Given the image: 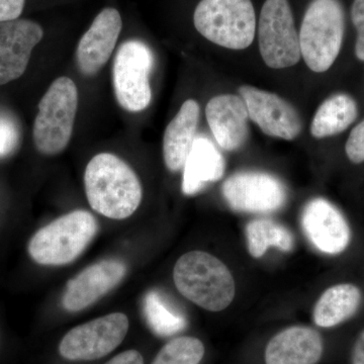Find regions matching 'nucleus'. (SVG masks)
Segmentation results:
<instances>
[{
  "label": "nucleus",
  "mask_w": 364,
  "mask_h": 364,
  "mask_svg": "<svg viewBox=\"0 0 364 364\" xmlns=\"http://www.w3.org/2000/svg\"><path fill=\"white\" fill-rule=\"evenodd\" d=\"M85 186L90 207L109 219L131 217L142 202L138 176L124 160L111 153H100L88 162Z\"/></svg>",
  "instance_id": "obj_1"
},
{
  "label": "nucleus",
  "mask_w": 364,
  "mask_h": 364,
  "mask_svg": "<svg viewBox=\"0 0 364 364\" xmlns=\"http://www.w3.org/2000/svg\"><path fill=\"white\" fill-rule=\"evenodd\" d=\"M173 280L177 291L196 306L221 312L236 293L233 275L219 258L203 251H191L176 261Z\"/></svg>",
  "instance_id": "obj_2"
},
{
  "label": "nucleus",
  "mask_w": 364,
  "mask_h": 364,
  "mask_svg": "<svg viewBox=\"0 0 364 364\" xmlns=\"http://www.w3.org/2000/svg\"><path fill=\"white\" fill-rule=\"evenodd\" d=\"M97 231V221L90 212L74 210L54 220L33 235L28 243V254L39 264H68L83 253Z\"/></svg>",
  "instance_id": "obj_3"
},
{
  "label": "nucleus",
  "mask_w": 364,
  "mask_h": 364,
  "mask_svg": "<svg viewBox=\"0 0 364 364\" xmlns=\"http://www.w3.org/2000/svg\"><path fill=\"white\" fill-rule=\"evenodd\" d=\"M344 28L339 0H313L309 4L299 36L301 57L311 70L322 73L334 64L341 50Z\"/></svg>",
  "instance_id": "obj_4"
},
{
  "label": "nucleus",
  "mask_w": 364,
  "mask_h": 364,
  "mask_svg": "<svg viewBox=\"0 0 364 364\" xmlns=\"http://www.w3.org/2000/svg\"><path fill=\"white\" fill-rule=\"evenodd\" d=\"M78 107V90L69 77L53 81L41 100L33 136L41 154L53 156L66 149L73 134Z\"/></svg>",
  "instance_id": "obj_5"
},
{
  "label": "nucleus",
  "mask_w": 364,
  "mask_h": 364,
  "mask_svg": "<svg viewBox=\"0 0 364 364\" xmlns=\"http://www.w3.org/2000/svg\"><path fill=\"white\" fill-rule=\"evenodd\" d=\"M193 23L205 39L227 49H246L255 38L256 16L251 0H202Z\"/></svg>",
  "instance_id": "obj_6"
},
{
  "label": "nucleus",
  "mask_w": 364,
  "mask_h": 364,
  "mask_svg": "<svg viewBox=\"0 0 364 364\" xmlns=\"http://www.w3.org/2000/svg\"><path fill=\"white\" fill-rule=\"evenodd\" d=\"M155 58L149 46L130 40L119 48L112 67V83L119 105L124 111L142 112L152 100L149 76Z\"/></svg>",
  "instance_id": "obj_7"
},
{
  "label": "nucleus",
  "mask_w": 364,
  "mask_h": 364,
  "mask_svg": "<svg viewBox=\"0 0 364 364\" xmlns=\"http://www.w3.org/2000/svg\"><path fill=\"white\" fill-rule=\"evenodd\" d=\"M261 57L268 67L284 69L299 63V36L289 0H267L258 23Z\"/></svg>",
  "instance_id": "obj_8"
},
{
  "label": "nucleus",
  "mask_w": 364,
  "mask_h": 364,
  "mask_svg": "<svg viewBox=\"0 0 364 364\" xmlns=\"http://www.w3.org/2000/svg\"><path fill=\"white\" fill-rule=\"evenodd\" d=\"M129 328V318L123 313L109 314L76 326L60 342V355L70 361L105 358L122 344Z\"/></svg>",
  "instance_id": "obj_9"
},
{
  "label": "nucleus",
  "mask_w": 364,
  "mask_h": 364,
  "mask_svg": "<svg viewBox=\"0 0 364 364\" xmlns=\"http://www.w3.org/2000/svg\"><path fill=\"white\" fill-rule=\"evenodd\" d=\"M225 200L237 212L267 214L284 207L287 189L277 177L265 172L235 173L223 186Z\"/></svg>",
  "instance_id": "obj_10"
},
{
  "label": "nucleus",
  "mask_w": 364,
  "mask_h": 364,
  "mask_svg": "<svg viewBox=\"0 0 364 364\" xmlns=\"http://www.w3.org/2000/svg\"><path fill=\"white\" fill-rule=\"evenodd\" d=\"M239 92L247 107L251 121L263 133L287 141L294 140L301 134V117L286 100L250 85L241 86Z\"/></svg>",
  "instance_id": "obj_11"
},
{
  "label": "nucleus",
  "mask_w": 364,
  "mask_h": 364,
  "mask_svg": "<svg viewBox=\"0 0 364 364\" xmlns=\"http://www.w3.org/2000/svg\"><path fill=\"white\" fill-rule=\"evenodd\" d=\"M126 273V264L119 260H102L86 267L67 282L64 309L71 313L85 310L114 289Z\"/></svg>",
  "instance_id": "obj_12"
},
{
  "label": "nucleus",
  "mask_w": 364,
  "mask_h": 364,
  "mask_svg": "<svg viewBox=\"0 0 364 364\" xmlns=\"http://www.w3.org/2000/svg\"><path fill=\"white\" fill-rule=\"evenodd\" d=\"M301 225L309 240L321 252L336 255L348 247V223L338 208L324 198H314L306 203Z\"/></svg>",
  "instance_id": "obj_13"
},
{
  "label": "nucleus",
  "mask_w": 364,
  "mask_h": 364,
  "mask_svg": "<svg viewBox=\"0 0 364 364\" xmlns=\"http://www.w3.org/2000/svg\"><path fill=\"white\" fill-rule=\"evenodd\" d=\"M44 37L39 23L28 20L0 23V85L25 73L33 48Z\"/></svg>",
  "instance_id": "obj_14"
},
{
  "label": "nucleus",
  "mask_w": 364,
  "mask_h": 364,
  "mask_svg": "<svg viewBox=\"0 0 364 364\" xmlns=\"http://www.w3.org/2000/svg\"><path fill=\"white\" fill-rule=\"evenodd\" d=\"M122 26L121 14L116 9L107 7L97 14L79 41L76 50V61L83 75H95L107 63L119 40Z\"/></svg>",
  "instance_id": "obj_15"
},
{
  "label": "nucleus",
  "mask_w": 364,
  "mask_h": 364,
  "mask_svg": "<svg viewBox=\"0 0 364 364\" xmlns=\"http://www.w3.org/2000/svg\"><path fill=\"white\" fill-rule=\"evenodd\" d=\"M205 117L222 149L238 150L247 141L250 117L241 97L222 95L213 97L205 107Z\"/></svg>",
  "instance_id": "obj_16"
},
{
  "label": "nucleus",
  "mask_w": 364,
  "mask_h": 364,
  "mask_svg": "<svg viewBox=\"0 0 364 364\" xmlns=\"http://www.w3.org/2000/svg\"><path fill=\"white\" fill-rule=\"evenodd\" d=\"M324 344L316 330L294 326L275 335L265 349L267 364H317Z\"/></svg>",
  "instance_id": "obj_17"
},
{
  "label": "nucleus",
  "mask_w": 364,
  "mask_h": 364,
  "mask_svg": "<svg viewBox=\"0 0 364 364\" xmlns=\"http://www.w3.org/2000/svg\"><path fill=\"white\" fill-rule=\"evenodd\" d=\"M200 114L198 102L195 100H188L167 126L163 139V156L170 171L177 172L183 169L196 138Z\"/></svg>",
  "instance_id": "obj_18"
},
{
  "label": "nucleus",
  "mask_w": 364,
  "mask_h": 364,
  "mask_svg": "<svg viewBox=\"0 0 364 364\" xmlns=\"http://www.w3.org/2000/svg\"><path fill=\"white\" fill-rule=\"evenodd\" d=\"M225 168L224 157L215 144L208 136H196L184 164L182 191L186 196L196 195L208 183L220 181Z\"/></svg>",
  "instance_id": "obj_19"
},
{
  "label": "nucleus",
  "mask_w": 364,
  "mask_h": 364,
  "mask_svg": "<svg viewBox=\"0 0 364 364\" xmlns=\"http://www.w3.org/2000/svg\"><path fill=\"white\" fill-rule=\"evenodd\" d=\"M360 301V291L353 284H342L330 287L320 296L314 308V322L323 328L341 324L355 314Z\"/></svg>",
  "instance_id": "obj_20"
},
{
  "label": "nucleus",
  "mask_w": 364,
  "mask_h": 364,
  "mask_svg": "<svg viewBox=\"0 0 364 364\" xmlns=\"http://www.w3.org/2000/svg\"><path fill=\"white\" fill-rule=\"evenodd\" d=\"M358 117V105L350 95H332L318 107L311 124L314 138L323 139L346 130Z\"/></svg>",
  "instance_id": "obj_21"
},
{
  "label": "nucleus",
  "mask_w": 364,
  "mask_h": 364,
  "mask_svg": "<svg viewBox=\"0 0 364 364\" xmlns=\"http://www.w3.org/2000/svg\"><path fill=\"white\" fill-rule=\"evenodd\" d=\"M246 239L249 253L260 258L267 249L277 247L289 252L294 248V237L286 227L272 220H254L246 226Z\"/></svg>",
  "instance_id": "obj_22"
},
{
  "label": "nucleus",
  "mask_w": 364,
  "mask_h": 364,
  "mask_svg": "<svg viewBox=\"0 0 364 364\" xmlns=\"http://www.w3.org/2000/svg\"><path fill=\"white\" fill-rule=\"evenodd\" d=\"M146 321L155 334L172 336L186 329L188 321L183 314L157 291H151L144 299Z\"/></svg>",
  "instance_id": "obj_23"
},
{
  "label": "nucleus",
  "mask_w": 364,
  "mask_h": 364,
  "mask_svg": "<svg viewBox=\"0 0 364 364\" xmlns=\"http://www.w3.org/2000/svg\"><path fill=\"white\" fill-rule=\"evenodd\" d=\"M205 351V345L200 339L178 337L160 349L152 364H200Z\"/></svg>",
  "instance_id": "obj_24"
},
{
  "label": "nucleus",
  "mask_w": 364,
  "mask_h": 364,
  "mask_svg": "<svg viewBox=\"0 0 364 364\" xmlns=\"http://www.w3.org/2000/svg\"><path fill=\"white\" fill-rule=\"evenodd\" d=\"M345 151L351 162L355 164L364 162V121L351 131Z\"/></svg>",
  "instance_id": "obj_25"
},
{
  "label": "nucleus",
  "mask_w": 364,
  "mask_h": 364,
  "mask_svg": "<svg viewBox=\"0 0 364 364\" xmlns=\"http://www.w3.org/2000/svg\"><path fill=\"white\" fill-rule=\"evenodd\" d=\"M18 141V131L13 122L0 117V157L13 152Z\"/></svg>",
  "instance_id": "obj_26"
},
{
  "label": "nucleus",
  "mask_w": 364,
  "mask_h": 364,
  "mask_svg": "<svg viewBox=\"0 0 364 364\" xmlns=\"http://www.w3.org/2000/svg\"><path fill=\"white\" fill-rule=\"evenodd\" d=\"M352 23L358 31L355 54L361 61H364V0H354L351 9Z\"/></svg>",
  "instance_id": "obj_27"
},
{
  "label": "nucleus",
  "mask_w": 364,
  "mask_h": 364,
  "mask_svg": "<svg viewBox=\"0 0 364 364\" xmlns=\"http://www.w3.org/2000/svg\"><path fill=\"white\" fill-rule=\"evenodd\" d=\"M26 0H0V23L18 20L25 6Z\"/></svg>",
  "instance_id": "obj_28"
},
{
  "label": "nucleus",
  "mask_w": 364,
  "mask_h": 364,
  "mask_svg": "<svg viewBox=\"0 0 364 364\" xmlns=\"http://www.w3.org/2000/svg\"><path fill=\"white\" fill-rule=\"evenodd\" d=\"M105 364H144V358L140 352L131 349L117 354Z\"/></svg>",
  "instance_id": "obj_29"
},
{
  "label": "nucleus",
  "mask_w": 364,
  "mask_h": 364,
  "mask_svg": "<svg viewBox=\"0 0 364 364\" xmlns=\"http://www.w3.org/2000/svg\"><path fill=\"white\" fill-rule=\"evenodd\" d=\"M351 361L352 364H364V330L354 344Z\"/></svg>",
  "instance_id": "obj_30"
}]
</instances>
